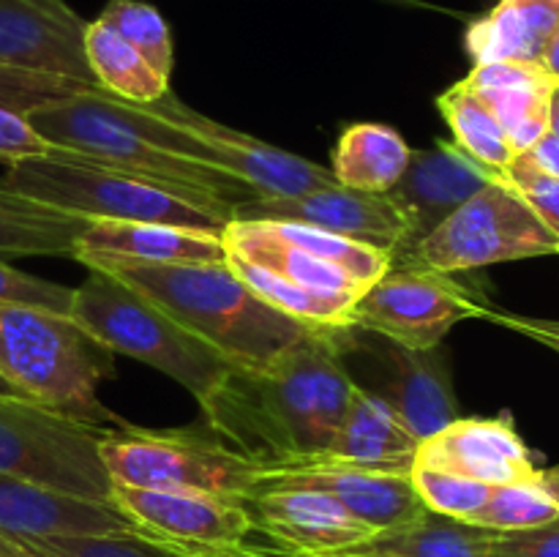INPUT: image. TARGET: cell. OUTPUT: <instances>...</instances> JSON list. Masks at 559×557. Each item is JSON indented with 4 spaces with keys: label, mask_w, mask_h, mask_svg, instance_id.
Listing matches in <instances>:
<instances>
[{
    "label": "cell",
    "mask_w": 559,
    "mask_h": 557,
    "mask_svg": "<svg viewBox=\"0 0 559 557\" xmlns=\"http://www.w3.org/2000/svg\"><path fill=\"white\" fill-rule=\"evenodd\" d=\"M112 426H96L25 396H0V473L31 484L112 502L102 442Z\"/></svg>",
    "instance_id": "obj_8"
},
{
    "label": "cell",
    "mask_w": 559,
    "mask_h": 557,
    "mask_svg": "<svg viewBox=\"0 0 559 557\" xmlns=\"http://www.w3.org/2000/svg\"><path fill=\"white\" fill-rule=\"evenodd\" d=\"M538 66L549 74V80L555 82V85H559V33L549 42V47H546L544 58H540Z\"/></svg>",
    "instance_id": "obj_42"
},
{
    "label": "cell",
    "mask_w": 559,
    "mask_h": 557,
    "mask_svg": "<svg viewBox=\"0 0 559 557\" xmlns=\"http://www.w3.org/2000/svg\"><path fill=\"white\" fill-rule=\"evenodd\" d=\"M524 156H527L533 164H538L544 173L559 178V140L551 134V131H546V134L530 147V151H524Z\"/></svg>",
    "instance_id": "obj_40"
},
{
    "label": "cell",
    "mask_w": 559,
    "mask_h": 557,
    "mask_svg": "<svg viewBox=\"0 0 559 557\" xmlns=\"http://www.w3.org/2000/svg\"><path fill=\"white\" fill-rule=\"evenodd\" d=\"M0 396H22V393L16 391V388H11L9 382H5L3 377H0Z\"/></svg>",
    "instance_id": "obj_46"
},
{
    "label": "cell",
    "mask_w": 559,
    "mask_h": 557,
    "mask_svg": "<svg viewBox=\"0 0 559 557\" xmlns=\"http://www.w3.org/2000/svg\"><path fill=\"white\" fill-rule=\"evenodd\" d=\"M0 557H33V555H27L20 544H14L11 538L0 535Z\"/></svg>",
    "instance_id": "obj_44"
},
{
    "label": "cell",
    "mask_w": 559,
    "mask_h": 557,
    "mask_svg": "<svg viewBox=\"0 0 559 557\" xmlns=\"http://www.w3.org/2000/svg\"><path fill=\"white\" fill-rule=\"evenodd\" d=\"M222 240L229 268L311 331H349L355 304L393 268V251L306 224L233 218Z\"/></svg>",
    "instance_id": "obj_2"
},
{
    "label": "cell",
    "mask_w": 559,
    "mask_h": 557,
    "mask_svg": "<svg viewBox=\"0 0 559 557\" xmlns=\"http://www.w3.org/2000/svg\"><path fill=\"white\" fill-rule=\"evenodd\" d=\"M243 502L254 530L271 535L289 555H328L374 533L342 502L314 489H260Z\"/></svg>",
    "instance_id": "obj_20"
},
{
    "label": "cell",
    "mask_w": 559,
    "mask_h": 557,
    "mask_svg": "<svg viewBox=\"0 0 559 557\" xmlns=\"http://www.w3.org/2000/svg\"><path fill=\"white\" fill-rule=\"evenodd\" d=\"M69 317L109 353H126L173 377L197 404L233 366L112 273L91 271L87 282L74 289Z\"/></svg>",
    "instance_id": "obj_7"
},
{
    "label": "cell",
    "mask_w": 559,
    "mask_h": 557,
    "mask_svg": "<svg viewBox=\"0 0 559 557\" xmlns=\"http://www.w3.org/2000/svg\"><path fill=\"white\" fill-rule=\"evenodd\" d=\"M180 552V549H178ZM183 557H295L287 552L254 549V546H235V549H202V552H180Z\"/></svg>",
    "instance_id": "obj_41"
},
{
    "label": "cell",
    "mask_w": 559,
    "mask_h": 557,
    "mask_svg": "<svg viewBox=\"0 0 559 557\" xmlns=\"http://www.w3.org/2000/svg\"><path fill=\"white\" fill-rule=\"evenodd\" d=\"M546 475H549V478L555 481V484L559 486V464H557V467H549V470H546Z\"/></svg>",
    "instance_id": "obj_47"
},
{
    "label": "cell",
    "mask_w": 559,
    "mask_h": 557,
    "mask_svg": "<svg viewBox=\"0 0 559 557\" xmlns=\"http://www.w3.org/2000/svg\"><path fill=\"white\" fill-rule=\"evenodd\" d=\"M497 173L486 169L456 142L415 147L399 183L388 191L409 224V246L435 233L453 211L473 200ZM407 246V249H409Z\"/></svg>",
    "instance_id": "obj_18"
},
{
    "label": "cell",
    "mask_w": 559,
    "mask_h": 557,
    "mask_svg": "<svg viewBox=\"0 0 559 557\" xmlns=\"http://www.w3.org/2000/svg\"><path fill=\"white\" fill-rule=\"evenodd\" d=\"M491 557H559V517L538 528L495 533Z\"/></svg>",
    "instance_id": "obj_37"
},
{
    "label": "cell",
    "mask_w": 559,
    "mask_h": 557,
    "mask_svg": "<svg viewBox=\"0 0 559 557\" xmlns=\"http://www.w3.org/2000/svg\"><path fill=\"white\" fill-rule=\"evenodd\" d=\"M413 464L448 470L489 486L519 484L540 473L511 413L497 418H456L420 442Z\"/></svg>",
    "instance_id": "obj_17"
},
{
    "label": "cell",
    "mask_w": 559,
    "mask_h": 557,
    "mask_svg": "<svg viewBox=\"0 0 559 557\" xmlns=\"http://www.w3.org/2000/svg\"><path fill=\"white\" fill-rule=\"evenodd\" d=\"M49 151H52V145L36 134L25 115L0 107V164L11 167V164H20L25 158L47 156Z\"/></svg>",
    "instance_id": "obj_38"
},
{
    "label": "cell",
    "mask_w": 559,
    "mask_h": 557,
    "mask_svg": "<svg viewBox=\"0 0 559 557\" xmlns=\"http://www.w3.org/2000/svg\"><path fill=\"white\" fill-rule=\"evenodd\" d=\"M409 478H413V486L426 511L462 519V522H469L491 495L489 484L448 473V470L426 467V464H413L409 467Z\"/></svg>",
    "instance_id": "obj_34"
},
{
    "label": "cell",
    "mask_w": 559,
    "mask_h": 557,
    "mask_svg": "<svg viewBox=\"0 0 559 557\" xmlns=\"http://www.w3.org/2000/svg\"><path fill=\"white\" fill-rule=\"evenodd\" d=\"M260 489L322 491L342 502L355 519L369 524L374 533L409 522L426 511L409 473L360 467V464H344L333 459H317L298 467L262 470L254 484V491Z\"/></svg>",
    "instance_id": "obj_15"
},
{
    "label": "cell",
    "mask_w": 559,
    "mask_h": 557,
    "mask_svg": "<svg viewBox=\"0 0 559 557\" xmlns=\"http://www.w3.org/2000/svg\"><path fill=\"white\" fill-rule=\"evenodd\" d=\"M413 147L385 123H353L342 131L331 156L338 186L366 194H388L402 178Z\"/></svg>",
    "instance_id": "obj_27"
},
{
    "label": "cell",
    "mask_w": 559,
    "mask_h": 557,
    "mask_svg": "<svg viewBox=\"0 0 559 557\" xmlns=\"http://www.w3.org/2000/svg\"><path fill=\"white\" fill-rule=\"evenodd\" d=\"M140 533L115 502L85 500L0 473V535L14 544L52 535ZM142 535V533H140Z\"/></svg>",
    "instance_id": "obj_21"
},
{
    "label": "cell",
    "mask_w": 559,
    "mask_h": 557,
    "mask_svg": "<svg viewBox=\"0 0 559 557\" xmlns=\"http://www.w3.org/2000/svg\"><path fill=\"white\" fill-rule=\"evenodd\" d=\"M464 80L500 120L516 156L549 131V102L557 85L540 66L513 60L478 63Z\"/></svg>",
    "instance_id": "obj_24"
},
{
    "label": "cell",
    "mask_w": 559,
    "mask_h": 557,
    "mask_svg": "<svg viewBox=\"0 0 559 557\" xmlns=\"http://www.w3.org/2000/svg\"><path fill=\"white\" fill-rule=\"evenodd\" d=\"M112 502L145 538L180 552L235 549L254 530L246 502L216 491L112 484Z\"/></svg>",
    "instance_id": "obj_13"
},
{
    "label": "cell",
    "mask_w": 559,
    "mask_h": 557,
    "mask_svg": "<svg viewBox=\"0 0 559 557\" xmlns=\"http://www.w3.org/2000/svg\"><path fill=\"white\" fill-rule=\"evenodd\" d=\"M87 66L98 87H104L112 96L123 102L147 104L169 93V80L158 74L126 38L102 20H93L85 25L82 36Z\"/></svg>",
    "instance_id": "obj_29"
},
{
    "label": "cell",
    "mask_w": 559,
    "mask_h": 557,
    "mask_svg": "<svg viewBox=\"0 0 559 557\" xmlns=\"http://www.w3.org/2000/svg\"><path fill=\"white\" fill-rule=\"evenodd\" d=\"M74 260L91 271L120 265H191L227 262L222 233L145 222H91L76 238Z\"/></svg>",
    "instance_id": "obj_19"
},
{
    "label": "cell",
    "mask_w": 559,
    "mask_h": 557,
    "mask_svg": "<svg viewBox=\"0 0 559 557\" xmlns=\"http://www.w3.org/2000/svg\"><path fill=\"white\" fill-rule=\"evenodd\" d=\"M112 355L69 315L0 304V377L25 399L109 426L115 415L96 391L112 377Z\"/></svg>",
    "instance_id": "obj_6"
},
{
    "label": "cell",
    "mask_w": 559,
    "mask_h": 557,
    "mask_svg": "<svg viewBox=\"0 0 559 557\" xmlns=\"http://www.w3.org/2000/svg\"><path fill=\"white\" fill-rule=\"evenodd\" d=\"M484 320L495 322V325L516 331L522 336L533 339V342L544 344V347L559 353V320H544V317H527V315H513V311H500L486 306Z\"/></svg>",
    "instance_id": "obj_39"
},
{
    "label": "cell",
    "mask_w": 559,
    "mask_h": 557,
    "mask_svg": "<svg viewBox=\"0 0 559 557\" xmlns=\"http://www.w3.org/2000/svg\"><path fill=\"white\" fill-rule=\"evenodd\" d=\"M385 3H396V5H415V9H435V5L424 3V0H385Z\"/></svg>",
    "instance_id": "obj_45"
},
{
    "label": "cell",
    "mask_w": 559,
    "mask_h": 557,
    "mask_svg": "<svg viewBox=\"0 0 559 557\" xmlns=\"http://www.w3.org/2000/svg\"><path fill=\"white\" fill-rule=\"evenodd\" d=\"M22 549L33 557H183L178 549L140 533L112 535H52L25 541Z\"/></svg>",
    "instance_id": "obj_33"
},
{
    "label": "cell",
    "mask_w": 559,
    "mask_h": 557,
    "mask_svg": "<svg viewBox=\"0 0 559 557\" xmlns=\"http://www.w3.org/2000/svg\"><path fill=\"white\" fill-rule=\"evenodd\" d=\"M87 218L0 186V257H74Z\"/></svg>",
    "instance_id": "obj_28"
},
{
    "label": "cell",
    "mask_w": 559,
    "mask_h": 557,
    "mask_svg": "<svg viewBox=\"0 0 559 557\" xmlns=\"http://www.w3.org/2000/svg\"><path fill=\"white\" fill-rule=\"evenodd\" d=\"M102 459L112 484L140 489H200L249 497L260 470L243 462L213 437L183 431H145L129 424L109 429Z\"/></svg>",
    "instance_id": "obj_10"
},
{
    "label": "cell",
    "mask_w": 559,
    "mask_h": 557,
    "mask_svg": "<svg viewBox=\"0 0 559 557\" xmlns=\"http://www.w3.org/2000/svg\"><path fill=\"white\" fill-rule=\"evenodd\" d=\"M243 222H289L325 229L358 244L402 254L409 246V224L388 194L325 186L289 197H251L233 208Z\"/></svg>",
    "instance_id": "obj_14"
},
{
    "label": "cell",
    "mask_w": 559,
    "mask_h": 557,
    "mask_svg": "<svg viewBox=\"0 0 559 557\" xmlns=\"http://www.w3.org/2000/svg\"><path fill=\"white\" fill-rule=\"evenodd\" d=\"M0 186L87 222H145L224 233L233 202L207 191L162 183L69 151L11 164Z\"/></svg>",
    "instance_id": "obj_4"
},
{
    "label": "cell",
    "mask_w": 559,
    "mask_h": 557,
    "mask_svg": "<svg viewBox=\"0 0 559 557\" xmlns=\"http://www.w3.org/2000/svg\"><path fill=\"white\" fill-rule=\"evenodd\" d=\"M344 333L309 331L267 364L229 366L200 402L213 440L260 473L325 457L355 386Z\"/></svg>",
    "instance_id": "obj_1"
},
{
    "label": "cell",
    "mask_w": 559,
    "mask_h": 557,
    "mask_svg": "<svg viewBox=\"0 0 559 557\" xmlns=\"http://www.w3.org/2000/svg\"><path fill=\"white\" fill-rule=\"evenodd\" d=\"M418 446L420 442L409 435L391 404L355 382L342 420H338L331 446L322 459L409 473Z\"/></svg>",
    "instance_id": "obj_23"
},
{
    "label": "cell",
    "mask_w": 559,
    "mask_h": 557,
    "mask_svg": "<svg viewBox=\"0 0 559 557\" xmlns=\"http://www.w3.org/2000/svg\"><path fill=\"white\" fill-rule=\"evenodd\" d=\"M437 109H440L442 118L451 126L456 145L467 156H473L475 162L484 164L486 169L502 175L508 164L516 158V151H513L511 140H508L506 129H502L500 120L495 118V112L486 107L484 98L473 91L467 80L453 82L445 93H440Z\"/></svg>",
    "instance_id": "obj_30"
},
{
    "label": "cell",
    "mask_w": 559,
    "mask_h": 557,
    "mask_svg": "<svg viewBox=\"0 0 559 557\" xmlns=\"http://www.w3.org/2000/svg\"><path fill=\"white\" fill-rule=\"evenodd\" d=\"M142 107L173 123L183 134H189L194 140L200 162L238 178L257 197H289L336 186L331 169L282 151L276 145H267V142L243 134V131L229 129L218 120L205 118V115L186 107L173 91L164 93L156 102L142 104Z\"/></svg>",
    "instance_id": "obj_12"
},
{
    "label": "cell",
    "mask_w": 559,
    "mask_h": 557,
    "mask_svg": "<svg viewBox=\"0 0 559 557\" xmlns=\"http://www.w3.org/2000/svg\"><path fill=\"white\" fill-rule=\"evenodd\" d=\"M382 358L391 364V371L382 380V391H377V396L391 404L415 440H429L459 418L451 369L440 347L413 349L385 342Z\"/></svg>",
    "instance_id": "obj_22"
},
{
    "label": "cell",
    "mask_w": 559,
    "mask_h": 557,
    "mask_svg": "<svg viewBox=\"0 0 559 557\" xmlns=\"http://www.w3.org/2000/svg\"><path fill=\"white\" fill-rule=\"evenodd\" d=\"M555 517H559V486L546 475V470H540L530 481L491 486L489 500L469 522L495 533H508L538 528Z\"/></svg>",
    "instance_id": "obj_31"
},
{
    "label": "cell",
    "mask_w": 559,
    "mask_h": 557,
    "mask_svg": "<svg viewBox=\"0 0 559 557\" xmlns=\"http://www.w3.org/2000/svg\"><path fill=\"white\" fill-rule=\"evenodd\" d=\"M484 298L453 282V273L393 265L353 309V331L377 333L402 347H440L456 322L484 317Z\"/></svg>",
    "instance_id": "obj_11"
},
{
    "label": "cell",
    "mask_w": 559,
    "mask_h": 557,
    "mask_svg": "<svg viewBox=\"0 0 559 557\" xmlns=\"http://www.w3.org/2000/svg\"><path fill=\"white\" fill-rule=\"evenodd\" d=\"M25 118L55 151L80 153L93 162L147 175L162 183L207 191L233 205L257 197L233 175L167 151L156 140L151 118L134 102H123L104 87H87L60 102L33 107Z\"/></svg>",
    "instance_id": "obj_5"
},
{
    "label": "cell",
    "mask_w": 559,
    "mask_h": 557,
    "mask_svg": "<svg viewBox=\"0 0 559 557\" xmlns=\"http://www.w3.org/2000/svg\"><path fill=\"white\" fill-rule=\"evenodd\" d=\"M104 273H112L147 295L158 309L233 366L267 364L311 331L265 304L229 262L120 265Z\"/></svg>",
    "instance_id": "obj_3"
},
{
    "label": "cell",
    "mask_w": 559,
    "mask_h": 557,
    "mask_svg": "<svg viewBox=\"0 0 559 557\" xmlns=\"http://www.w3.org/2000/svg\"><path fill=\"white\" fill-rule=\"evenodd\" d=\"M74 289L63 284L47 282V278L31 276L9 262L0 260V304H20L33 306V309L55 311V315H69Z\"/></svg>",
    "instance_id": "obj_35"
},
{
    "label": "cell",
    "mask_w": 559,
    "mask_h": 557,
    "mask_svg": "<svg viewBox=\"0 0 559 557\" xmlns=\"http://www.w3.org/2000/svg\"><path fill=\"white\" fill-rule=\"evenodd\" d=\"M549 131L559 140V85L551 91V102H549Z\"/></svg>",
    "instance_id": "obj_43"
},
{
    "label": "cell",
    "mask_w": 559,
    "mask_h": 557,
    "mask_svg": "<svg viewBox=\"0 0 559 557\" xmlns=\"http://www.w3.org/2000/svg\"><path fill=\"white\" fill-rule=\"evenodd\" d=\"M546 254H559V235L497 175L435 233L393 257V265L459 273Z\"/></svg>",
    "instance_id": "obj_9"
},
{
    "label": "cell",
    "mask_w": 559,
    "mask_h": 557,
    "mask_svg": "<svg viewBox=\"0 0 559 557\" xmlns=\"http://www.w3.org/2000/svg\"><path fill=\"white\" fill-rule=\"evenodd\" d=\"M491 538L495 530L424 511L396 528L377 530L360 544L317 557H491Z\"/></svg>",
    "instance_id": "obj_26"
},
{
    "label": "cell",
    "mask_w": 559,
    "mask_h": 557,
    "mask_svg": "<svg viewBox=\"0 0 559 557\" xmlns=\"http://www.w3.org/2000/svg\"><path fill=\"white\" fill-rule=\"evenodd\" d=\"M98 20L112 27L120 38H126L158 74L167 80L173 76V31L156 5L142 3V0H109Z\"/></svg>",
    "instance_id": "obj_32"
},
{
    "label": "cell",
    "mask_w": 559,
    "mask_h": 557,
    "mask_svg": "<svg viewBox=\"0 0 559 557\" xmlns=\"http://www.w3.org/2000/svg\"><path fill=\"white\" fill-rule=\"evenodd\" d=\"M559 33V0H500L489 14L469 22L464 47L473 63H540Z\"/></svg>",
    "instance_id": "obj_25"
},
{
    "label": "cell",
    "mask_w": 559,
    "mask_h": 557,
    "mask_svg": "<svg viewBox=\"0 0 559 557\" xmlns=\"http://www.w3.org/2000/svg\"><path fill=\"white\" fill-rule=\"evenodd\" d=\"M502 178L519 191L524 202L549 224L559 235V178L544 173L538 164L530 162L524 153H519L511 164L506 167Z\"/></svg>",
    "instance_id": "obj_36"
},
{
    "label": "cell",
    "mask_w": 559,
    "mask_h": 557,
    "mask_svg": "<svg viewBox=\"0 0 559 557\" xmlns=\"http://www.w3.org/2000/svg\"><path fill=\"white\" fill-rule=\"evenodd\" d=\"M85 25L66 0H0V66L98 87L82 47Z\"/></svg>",
    "instance_id": "obj_16"
}]
</instances>
